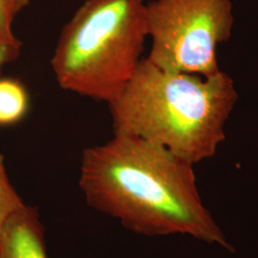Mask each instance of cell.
I'll return each mask as SVG.
<instances>
[{
    "instance_id": "cell-1",
    "label": "cell",
    "mask_w": 258,
    "mask_h": 258,
    "mask_svg": "<svg viewBox=\"0 0 258 258\" xmlns=\"http://www.w3.org/2000/svg\"><path fill=\"white\" fill-rule=\"evenodd\" d=\"M194 166L152 142L114 133L83 150L79 184L88 207L134 233L186 235L233 251L202 201Z\"/></svg>"
},
{
    "instance_id": "cell-2",
    "label": "cell",
    "mask_w": 258,
    "mask_h": 258,
    "mask_svg": "<svg viewBox=\"0 0 258 258\" xmlns=\"http://www.w3.org/2000/svg\"><path fill=\"white\" fill-rule=\"evenodd\" d=\"M238 101L224 71L210 77L169 72L143 58L108 102L114 133L137 136L196 165L215 155Z\"/></svg>"
},
{
    "instance_id": "cell-3",
    "label": "cell",
    "mask_w": 258,
    "mask_h": 258,
    "mask_svg": "<svg viewBox=\"0 0 258 258\" xmlns=\"http://www.w3.org/2000/svg\"><path fill=\"white\" fill-rule=\"evenodd\" d=\"M144 0H86L60 32L51 64L66 91L111 102L142 61Z\"/></svg>"
},
{
    "instance_id": "cell-4",
    "label": "cell",
    "mask_w": 258,
    "mask_h": 258,
    "mask_svg": "<svg viewBox=\"0 0 258 258\" xmlns=\"http://www.w3.org/2000/svg\"><path fill=\"white\" fill-rule=\"evenodd\" d=\"M147 19L151 63L202 77L221 71L217 49L231 36V0H154L147 4Z\"/></svg>"
},
{
    "instance_id": "cell-5",
    "label": "cell",
    "mask_w": 258,
    "mask_h": 258,
    "mask_svg": "<svg viewBox=\"0 0 258 258\" xmlns=\"http://www.w3.org/2000/svg\"><path fill=\"white\" fill-rule=\"evenodd\" d=\"M0 258H48L45 232L36 207L11 217L0 240Z\"/></svg>"
},
{
    "instance_id": "cell-6",
    "label": "cell",
    "mask_w": 258,
    "mask_h": 258,
    "mask_svg": "<svg viewBox=\"0 0 258 258\" xmlns=\"http://www.w3.org/2000/svg\"><path fill=\"white\" fill-rule=\"evenodd\" d=\"M30 107L24 84L17 79L0 78V126H11L23 120Z\"/></svg>"
},
{
    "instance_id": "cell-7",
    "label": "cell",
    "mask_w": 258,
    "mask_h": 258,
    "mask_svg": "<svg viewBox=\"0 0 258 258\" xmlns=\"http://www.w3.org/2000/svg\"><path fill=\"white\" fill-rule=\"evenodd\" d=\"M25 206L26 204L10 180L5 157L0 154V240L11 217Z\"/></svg>"
},
{
    "instance_id": "cell-8",
    "label": "cell",
    "mask_w": 258,
    "mask_h": 258,
    "mask_svg": "<svg viewBox=\"0 0 258 258\" xmlns=\"http://www.w3.org/2000/svg\"><path fill=\"white\" fill-rule=\"evenodd\" d=\"M29 0H0V38L14 41L13 24L19 13L27 7Z\"/></svg>"
},
{
    "instance_id": "cell-9",
    "label": "cell",
    "mask_w": 258,
    "mask_h": 258,
    "mask_svg": "<svg viewBox=\"0 0 258 258\" xmlns=\"http://www.w3.org/2000/svg\"><path fill=\"white\" fill-rule=\"evenodd\" d=\"M22 43L19 39L8 41L0 38V73L5 65L17 60L21 52Z\"/></svg>"
}]
</instances>
